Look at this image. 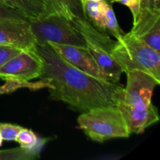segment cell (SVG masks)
I'll return each instance as SVG.
<instances>
[{
  "label": "cell",
  "instance_id": "cell-1",
  "mask_svg": "<svg viewBox=\"0 0 160 160\" xmlns=\"http://www.w3.org/2000/svg\"><path fill=\"white\" fill-rule=\"evenodd\" d=\"M43 62L40 79H48L49 98L81 113L103 106H117L123 99V87L95 78L76 68L61 57L48 43L35 45Z\"/></svg>",
  "mask_w": 160,
  "mask_h": 160
},
{
  "label": "cell",
  "instance_id": "cell-2",
  "mask_svg": "<svg viewBox=\"0 0 160 160\" xmlns=\"http://www.w3.org/2000/svg\"><path fill=\"white\" fill-rule=\"evenodd\" d=\"M112 56L124 73L140 70L160 84V52L132 33L124 34L121 40L117 41Z\"/></svg>",
  "mask_w": 160,
  "mask_h": 160
},
{
  "label": "cell",
  "instance_id": "cell-3",
  "mask_svg": "<svg viewBox=\"0 0 160 160\" xmlns=\"http://www.w3.org/2000/svg\"><path fill=\"white\" fill-rule=\"evenodd\" d=\"M77 121L88 138L99 143L112 138H127L131 135L117 106L95 108L82 112Z\"/></svg>",
  "mask_w": 160,
  "mask_h": 160
},
{
  "label": "cell",
  "instance_id": "cell-4",
  "mask_svg": "<svg viewBox=\"0 0 160 160\" xmlns=\"http://www.w3.org/2000/svg\"><path fill=\"white\" fill-rule=\"evenodd\" d=\"M71 22L82 34L86 48L107 79L112 82L120 83L123 70L112 56L117 41L94 28L86 19L74 18Z\"/></svg>",
  "mask_w": 160,
  "mask_h": 160
},
{
  "label": "cell",
  "instance_id": "cell-5",
  "mask_svg": "<svg viewBox=\"0 0 160 160\" xmlns=\"http://www.w3.org/2000/svg\"><path fill=\"white\" fill-rule=\"evenodd\" d=\"M36 45L48 42L86 47L82 34L71 20L59 15H49L29 20Z\"/></svg>",
  "mask_w": 160,
  "mask_h": 160
},
{
  "label": "cell",
  "instance_id": "cell-6",
  "mask_svg": "<svg viewBox=\"0 0 160 160\" xmlns=\"http://www.w3.org/2000/svg\"><path fill=\"white\" fill-rule=\"evenodd\" d=\"M43 62L35 48L23 50L0 67V79L30 81L39 78Z\"/></svg>",
  "mask_w": 160,
  "mask_h": 160
},
{
  "label": "cell",
  "instance_id": "cell-7",
  "mask_svg": "<svg viewBox=\"0 0 160 160\" xmlns=\"http://www.w3.org/2000/svg\"><path fill=\"white\" fill-rule=\"evenodd\" d=\"M127 85L123 88L122 103L128 106H145L152 102L155 88L159 83L149 74L140 70L125 72Z\"/></svg>",
  "mask_w": 160,
  "mask_h": 160
},
{
  "label": "cell",
  "instance_id": "cell-8",
  "mask_svg": "<svg viewBox=\"0 0 160 160\" xmlns=\"http://www.w3.org/2000/svg\"><path fill=\"white\" fill-rule=\"evenodd\" d=\"M0 45L26 50L35 46L36 41L28 20L0 21Z\"/></svg>",
  "mask_w": 160,
  "mask_h": 160
},
{
  "label": "cell",
  "instance_id": "cell-9",
  "mask_svg": "<svg viewBox=\"0 0 160 160\" xmlns=\"http://www.w3.org/2000/svg\"><path fill=\"white\" fill-rule=\"evenodd\" d=\"M48 44L61 57L74 67L95 78L109 81L106 75L100 70L98 64L86 47L62 45L54 42H48Z\"/></svg>",
  "mask_w": 160,
  "mask_h": 160
},
{
  "label": "cell",
  "instance_id": "cell-10",
  "mask_svg": "<svg viewBox=\"0 0 160 160\" xmlns=\"http://www.w3.org/2000/svg\"><path fill=\"white\" fill-rule=\"evenodd\" d=\"M130 32L160 52V10L141 8Z\"/></svg>",
  "mask_w": 160,
  "mask_h": 160
},
{
  "label": "cell",
  "instance_id": "cell-11",
  "mask_svg": "<svg viewBox=\"0 0 160 160\" xmlns=\"http://www.w3.org/2000/svg\"><path fill=\"white\" fill-rule=\"evenodd\" d=\"M117 106L121 111L130 134H142L146 128L159 120L156 106L150 103L145 106H128L120 102Z\"/></svg>",
  "mask_w": 160,
  "mask_h": 160
},
{
  "label": "cell",
  "instance_id": "cell-12",
  "mask_svg": "<svg viewBox=\"0 0 160 160\" xmlns=\"http://www.w3.org/2000/svg\"><path fill=\"white\" fill-rule=\"evenodd\" d=\"M45 8L43 17L59 15L72 20L85 19L82 0H42Z\"/></svg>",
  "mask_w": 160,
  "mask_h": 160
},
{
  "label": "cell",
  "instance_id": "cell-13",
  "mask_svg": "<svg viewBox=\"0 0 160 160\" xmlns=\"http://www.w3.org/2000/svg\"><path fill=\"white\" fill-rule=\"evenodd\" d=\"M26 16L28 20L43 17L45 8L42 0H0Z\"/></svg>",
  "mask_w": 160,
  "mask_h": 160
},
{
  "label": "cell",
  "instance_id": "cell-14",
  "mask_svg": "<svg viewBox=\"0 0 160 160\" xmlns=\"http://www.w3.org/2000/svg\"><path fill=\"white\" fill-rule=\"evenodd\" d=\"M85 19L99 31L106 32V20L100 1L82 0Z\"/></svg>",
  "mask_w": 160,
  "mask_h": 160
},
{
  "label": "cell",
  "instance_id": "cell-15",
  "mask_svg": "<svg viewBox=\"0 0 160 160\" xmlns=\"http://www.w3.org/2000/svg\"><path fill=\"white\" fill-rule=\"evenodd\" d=\"M52 85L48 79H40L36 82L29 81H19L15 80H6L3 85L0 86V95L12 93L15 91L21 88H28L35 91L42 88H52Z\"/></svg>",
  "mask_w": 160,
  "mask_h": 160
},
{
  "label": "cell",
  "instance_id": "cell-16",
  "mask_svg": "<svg viewBox=\"0 0 160 160\" xmlns=\"http://www.w3.org/2000/svg\"><path fill=\"white\" fill-rule=\"evenodd\" d=\"M100 3L106 17V32L109 35L115 38L117 41H120L124 34L119 25L118 20L116 17L112 5L108 2L106 0H100Z\"/></svg>",
  "mask_w": 160,
  "mask_h": 160
},
{
  "label": "cell",
  "instance_id": "cell-17",
  "mask_svg": "<svg viewBox=\"0 0 160 160\" xmlns=\"http://www.w3.org/2000/svg\"><path fill=\"white\" fill-rule=\"evenodd\" d=\"M42 149V148L28 149L20 146L0 150V160H35L40 157Z\"/></svg>",
  "mask_w": 160,
  "mask_h": 160
},
{
  "label": "cell",
  "instance_id": "cell-18",
  "mask_svg": "<svg viewBox=\"0 0 160 160\" xmlns=\"http://www.w3.org/2000/svg\"><path fill=\"white\" fill-rule=\"evenodd\" d=\"M48 139L38 138L31 130L23 128L19 132L15 142L19 143L21 147L28 149L43 148Z\"/></svg>",
  "mask_w": 160,
  "mask_h": 160
},
{
  "label": "cell",
  "instance_id": "cell-19",
  "mask_svg": "<svg viewBox=\"0 0 160 160\" xmlns=\"http://www.w3.org/2000/svg\"><path fill=\"white\" fill-rule=\"evenodd\" d=\"M7 20H28V18L17 9L0 1V21Z\"/></svg>",
  "mask_w": 160,
  "mask_h": 160
},
{
  "label": "cell",
  "instance_id": "cell-20",
  "mask_svg": "<svg viewBox=\"0 0 160 160\" xmlns=\"http://www.w3.org/2000/svg\"><path fill=\"white\" fill-rule=\"evenodd\" d=\"M23 129L21 126L9 123H0V134L4 141H15L19 132Z\"/></svg>",
  "mask_w": 160,
  "mask_h": 160
},
{
  "label": "cell",
  "instance_id": "cell-21",
  "mask_svg": "<svg viewBox=\"0 0 160 160\" xmlns=\"http://www.w3.org/2000/svg\"><path fill=\"white\" fill-rule=\"evenodd\" d=\"M21 51L23 50L20 48L0 45V67H2L12 57L18 55Z\"/></svg>",
  "mask_w": 160,
  "mask_h": 160
},
{
  "label": "cell",
  "instance_id": "cell-22",
  "mask_svg": "<svg viewBox=\"0 0 160 160\" xmlns=\"http://www.w3.org/2000/svg\"><path fill=\"white\" fill-rule=\"evenodd\" d=\"M120 2L129 8L133 15V20H135L141 9L140 0H120Z\"/></svg>",
  "mask_w": 160,
  "mask_h": 160
},
{
  "label": "cell",
  "instance_id": "cell-23",
  "mask_svg": "<svg viewBox=\"0 0 160 160\" xmlns=\"http://www.w3.org/2000/svg\"><path fill=\"white\" fill-rule=\"evenodd\" d=\"M145 7L154 10H160V0H145Z\"/></svg>",
  "mask_w": 160,
  "mask_h": 160
},
{
  "label": "cell",
  "instance_id": "cell-24",
  "mask_svg": "<svg viewBox=\"0 0 160 160\" xmlns=\"http://www.w3.org/2000/svg\"><path fill=\"white\" fill-rule=\"evenodd\" d=\"M141 2V8L145 7V0H140Z\"/></svg>",
  "mask_w": 160,
  "mask_h": 160
},
{
  "label": "cell",
  "instance_id": "cell-25",
  "mask_svg": "<svg viewBox=\"0 0 160 160\" xmlns=\"http://www.w3.org/2000/svg\"><path fill=\"white\" fill-rule=\"evenodd\" d=\"M2 141H3V139H2V138L1 134H0V146H1L2 144Z\"/></svg>",
  "mask_w": 160,
  "mask_h": 160
},
{
  "label": "cell",
  "instance_id": "cell-26",
  "mask_svg": "<svg viewBox=\"0 0 160 160\" xmlns=\"http://www.w3.org/2000/svg\"><path fill=\"white\" fill-rule=\"evenodd\" d=\"M110 1H112V2H120V0H110Z\"/></svg>",
  "mask_w": 160,
  "mask_h": 160
},
{
  "label": "cell",
  "instance_id": "cell-27",
  "mask_svg": "<svg viewBox=\"0 0 160 160\" xmlns=\"http://www.w3.org/2000/svg\"><path fill=\"white\" fill-rule=\"evenodd\" d=\"M89 1H95V2H98V1H100V0H89Z\"/></svg>",
  "mask_w": 160,
  "mask_h": 160
}]
</instances>
